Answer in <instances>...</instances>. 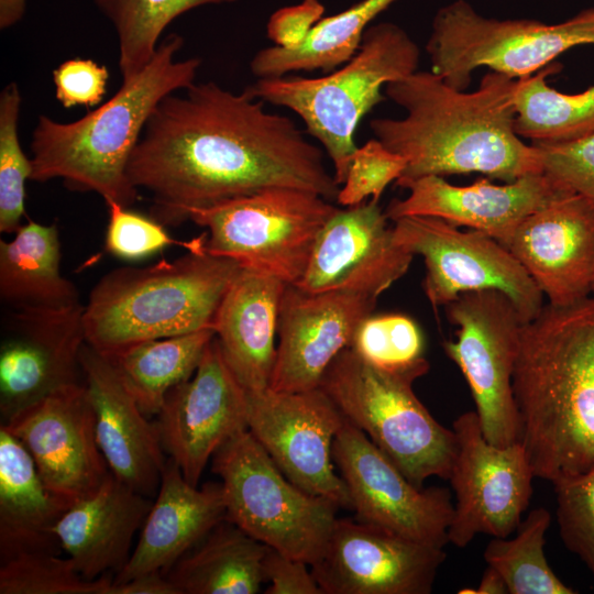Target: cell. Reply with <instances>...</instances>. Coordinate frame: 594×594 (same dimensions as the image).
Instances as JSON below:
<instances>
[{"mask_svg": "<svg viewBox=\"0 0 594 594\" xmlns=\"http://www.w3.org/2000/svg\"><path fill=\"white\" fill-rule=\"evenodd\" d=\"M183 90L154 108L127 167L131 184L151 194L153 219L176 227L193 209L272 187L337 200L323 152L290 118L266 111L246 88L207 81Z\"/></svg>", "mask_w": 594, "mask_h": 594, "instance_id": "6da1fadb", "label": "cell"}, {"mask_svg": "<svg viewBox=\"0 0 594 594\" xmlns=\"http://www.w3.org/2000/svg\"><path fill=\"white\" fill-rule=\"evenodd\" d=\"M384 88L406 116L377 118L370 127L407 162L398 187L430 175L480 173L510 183L542 173L537 147L515 130L516 79L492 70L475 91L464 92L432 70H416Z\"/></svg>", "mask_w": 594, "mask_h": 594, "instance_id": "7a4b0ae2", "label": "cell"}, {"mask_svg": "<svg viewBox=\"0 0 594 594\" xmlns=\"http://www.w3.org/2000/svg\"><path fill=\"white\" fill-rule=\"evenodd\" d=\"M513 391L535 477L594 468V297L544 305L524 323Z\"/></svg>", "mask_w": 594, "mask_h": 594, "instance_id": "3957f363", "label": "cell"}, {"mask_svg": "<svg viewBox=\"0 0 594 594\" xmlns=\"http://www.w3.org/2000/svg\"><path fill=\"white\" fill-rule=\"evenodd\" d=\"M184 38L168 34L152 59L97 109L73 122L40 116L31 138V180L61 178L73 190L131 206L138 189L127 174L130 156L157 103L195 82L199 57L176 61Z\"/></svg>", "mask_w": 594, "mask_h": 594, "instance_id": "277c9868", "label": "cell"}, {"mask_svg": "<svg viewBox=\"0 0 594 594\" xmlns=\"http://www.w3.org/2000/svg\"><path fill=\"white\" fill-rule=\"evenodd\" d=\"M241 265L207 252L120 267L92 287L84 311L86 343L105 356L155 339L213 329Z\"/></svg>", "mask_w": 594, "mask_h": 594, "instance_id": "5b68a950", "label": "cell"}, {"mask_svg": "<svg viewBox=\"0 0 594 594\" xmlns=\"http://www.w3.org/2000/svg\"><path fill=\"white\" fill-rule=\"evenodd\" d=\"M420 51L398 25L369 28L355 55L329 75L258 78L246 89L264 102L295 112L306 132L318 140L333 164L341 186L356 150L360 121L385 98L382 89L417 70Z\"/></svg>", "mask_w": 594, "mask_h": 594, "instance_id": "8992f818", "label": "cell"}, {"mask_svg": "<svg viewBox=\"0 0 594 594\" xmlns=\"http://www.w3.org/2000/svg\"><path fill=\"white\" fill-rule=\"evenodd\" d=\"M429 369L426 360L404 370H384L345 348L319 384L344 418L418 488L432 476L448 480L457 451L453 429L437 421L413 389Z\"/></svg>", "mask_w": 594, "mask_h": 594, "instance_id": "52a82bcc", "label": "cell"}, {"mask_svg": "<svg viewBox=\"0 0 594 594\" xmlns=\"http://www.w3.org/2000/svg\"><path fill=\"white\" fill-rule=\"evenodd\" d=\"M226 519L252 538L309 565L320 557L339 506L290 482L249 430L212 457Z\"/></svg>", "mask_w": 594, "mask_h": 594, "instance_id": "ba28073f", "label": "cell"}, {"mask_svg": "<svg viewBox=\"0 0 594 594\" xmlns=\"http://www.w3.org/2000/svg\"><path fill=\"white\" fill-rule=\"evenodd\" d=\"M312 191L272 187L207 208L188 220L208 230L206 252L296 285L316 240L339 209Z\"/></svg>", "mask_w": 594, "mask_h": 594, "instance_id": "9c48e42d", "label": "cell"}, {"mask_svg": "<svg viewBox=\"0 0 594 594\" xmlns=\"http://www.w3.org/2000/svg\"><path fill=\"white\" fill-rule=\"evenodd\" d=\"M588 44L594 45L593 8L547 24L484 18L465 0H457L437 12L426 51L432 72L449 86L464 90L479 67L520 79L550 65L562 53Z\"/></svg>", "mask_w": 594, "mask_h": 594, "instance_id": "30bf717a", "label": "cell"}, {"mask_svg": "<svg viewBox=\"0 0 594 594\" xmlns=\"http://www.w3.org/2000/svg\"><path fill=\"white\" fill-rule=\"evenodd\" d=\"M444 307L458 329L443 350L469 384L484 437L497 447L519 441L513 376L524 322L515 305L504 293L484 289Z\"/></svg>", "mask_w": 594, "mask_h": 594, "instance_id": "8fae6325", "label": "cell"}, {"mask_svg": "<svg viewBox=\"0 0 594 594\" xmlns=\"http://www.w3.org/2000/svg\"><path fill=\"white\" fill-rule=\"evenodd\" d=\"M393 230L398 245L424 257V292L433 308L447 306L464 293L484 289L504 293L524 323L544 306L534 279L496 239L476 230L461 231L429 216L398 218Z\"/></svg>", "mask_w": 594, "mask_h": 594, "instance_id": "7c38bea8", "label": "cell"}, {"mask_svg": "<svg viewBox=\"0 0 594 594\" xmlns=\"http://www.w3.org/2000/svg\"><path fill=\"white\" fill-rule=\"evenodd\" d=\"M457 451L449 481L455 494L449 542L465 548L477 535L505 538L516 531L532 495L534 471L520 441L486 440L476 411L452 424Z\"/></svg>", "mask_w": 594, "mask_h": 594, "instance_id": "4fadbf2b", "label": "cell"}, {"mask_svg": "<svg viewBox=\"0 0 594 594\" xmlns=\"http://www.w3.org/2000/svg\"><path fill=\"white\" fill-rule=\"evenodd\" d=\"M248 393V430L284 475L305 492L351 509L333 469L332 443L345 418L321 389Z\"/></svg>", "mask_w": 594, "mask_h": 594, "instance_id": "5bb4252c", "label": "cell"}, {"mask_svg": "<svg viewBox=\"0 0 594 594\" xmlns=\"http://www.w3.org/2000/svg\"><path fill=\"white\" fill-rule=\"evenodd\" d=\"M355 519L444 548L454 504L444 487L418 488L358 427L345 419L332 443Z\"/></svg>", "mask_w": 594, "mask_h": 594, "instance_id": "9a60e30c", "label": "cell"}, {"mask_svg": "<svg viewBox=\"0 0 594 594\" xmlns=\"http://www.w3.org/2000/svg\"><path fill=\"white\" fill-rule=\"evenodd\" d=\"M85 306L8 308L1 321V424L50 394L84 383Z\"/></svg>", "mask_w": 594, "mask_h": 594, "instance_id": "2e32d148", "label": "cell"}, {"mask_svg": "<svg viewBox=\"0 0 594 594\" xmlns=\"http://www.w3.org/2000/svg\"><path fill=\"white\" fill-rule=\"evenodd\" d=\"M155 422L164 452L193 486H198L209 459L248 430V393L228 365L217 337L194 375L167 393Z\"/></svg>", "mask_w": 594, "mask_h": 594, "instance_id": "e0dca14e", "label": "cell"}, {"mask_svg": "<svg viewBox=\"0 0 594 594\" xmlns=\"http://www.w3.org/2000/svg\"><path fill=\"white\" fill-rule=\"evenodd\" d=\"M446 559L443 548L337 518L310 566L323 594H429Z\"/></svg>", "mask_w": 594, "mask_h": 594, "instance_id": "ac0fdd59", "label": "cell"}, {"mask_svg": "<svg viewBox=\"0 0 594 594\" xmlns=\"http://www.w3.org/2000/svg\"><path fill=\"white\" fill-rule=\"evenodd\" d=\"M1 425L24 444L46 488L70 505L111 474L85 382L50 394Z\"/></svg>", "mask_w": 594, "mask_h": 594, "instance_id": "d6986e66", "label": "cell"}, {"mask_svg": "<svg viewBox=\"0 0 594 594\" xmlns=\"http://www.w3.org/2000/svg\"><path fill=\"white\" fill-rule=\"evenodd\" d=\"M414 255L398 245L377 201L339 208L321 229L296 286L307 293L350 292L378 298L403 277Z\"/></svg>", "mask_w": 594, "mask_h": 594, "instance_id": "ffe728a7", "label": "cell"}, {"mask_svg": "<svg viewBox=\"0 0 594 594\" xmlns=\"http://www.w3.org/2000/svg\"><path fill=\"white\" fill-rule=\"evenodd\" d=\"M548 304L565 306L592 294L594 202L564 187L527 216L502 243Z\"/></svg>", "mask_w": 594, "mask_h": 594, "instance_id": "44dd1931", "label": "cell"}, {"mask_svg": "<svg viewBox=\"0 0 594 594\" xmlns=\"http://www.w3.org/2000/svg\"><path fill=\"white\" fill-rule=\"evenodd\" d=\"M376 300L341 290L307 293L287 284L270 388L289 393L318 388L330 363L351 345L361 321L373 314Z\"/></svg>", "mask_w": 594, "mask_h": 594, "instance_id": "7402d4cb", "label": "cell"}, {"mask_svg": "<svg viewBox=\"0 0 594 594\" xmlns=\"http://www.w3.org/2000/svg\"><path fill=\"white\" fill-rule=\"evenodd\" d=\"M405 199H393L385 213L396 220L429 216L457 227L483 232L501 243L530 213L548 202L564 186L543 173H530L504 185L480 178L469 186H454L442 176H425L405 184Z\"/></svg>", "mask_w": 594, "mask_h": 594, "instance_id": "603a6c76", "label": "cell"}, {"mask_svg": "<svg viewBox=\"0 0 594 594\" xmlns=\"http://www.w3.org/2000/svg\"><path fill=\"white\" fill-rule=\"evenodd\" d=\"M80 365L95 417L96 439L112 475L133 491L157 494L166 459L151 422L111 362L87 343Z\"/></svg>", "mask_w": 594, "mask_h": 594, "instance_id": "cb8c5ba5", "label": "cell"}, {"mask_svg": "<svg viewBox=\"0 0 594 594\" xmlns=\"http://www.w3.org/2000/svg\"><path fill=\"white\" fill-rule=\"evenodd\" d=\"M226 519L221 483L190 485L178 464L167 458L160 487L139 541L114 583L152 571L164 574L210 530Z\"/></svg>", "mask_w": 594, "mask_h": 594, "instance_id": "d4e9b609", "label": "cell"}, {"mask_svg": "<svg viewBox=\"0 0 594 594\" xmlns=\"http://www.w3.org/2000/svg\"><path fill=\"white\" fill-rule=\"evenodd\" d=\"M153 502L112 473L91 495L75 502L53 531L61 548L87 580L119 573L128 563L135 532Z\"/></svg>", "mask_w": 594, "mask_h": 594, "instance_id": "484cf974", "label": "cell"}, {"mask_svg": "<svg viewBox=\"0 0 594 594\" xmlns=\"http://www.w3.org/2000/svg\"><path fill=\"white\" fill-rule=\"evenodd\" d=\"M286 285L272 275L241 267L218 308L216 337L228 365L246 391L270 387Z\"/></svg>", "mask_w": 594, "mask_h": 594, "instance_id": "4316f807", "label": "cell"}, {"mask_svg": "<svg viewBox=\"0 0 594 594\" xmlns=\"http://www.w3.org/2000/svg\"><path fill=\"white\" fill-rule=\"evenodd\" d=\"M72 506L51 493L24 444L0 426V561L30 551L59 554L53 528Z\"/></svg>", "mask_w": 594, "mask_h": 594, "instance_id": "83f0119b", "label": "cell"}, {"mask_svg": "<svg viewBox=\"0 0 594 594\" xmlns=\"http://www.w3.org/2000/svg\"><path fill=\"white\" fill-rule=\"evenodd\" d=\"M0 299L12 309H64L80 305L76 286L61 274L56 224L28 220L0 241Z\"/></svg>", "mask_w": 594, "mask_h": 594, "instance_id": "f1b7e54d", "label": "cell"}, {"mask_svg": "<svg viewBox=\"0 0 594 594\" xmlns=\"http://www.w3.org/2000/svg\"><path fill=\"white\" fill-rule=\"evenodd\" d=\"M267 546L224 519L165 574L178 594H255Z\"/></svg>", "mask_w": 594, "mask_h": 594, "instance_id": "f546056e", "label": "cell"}, {"mask_svg": "<svg viewBox=\"0 0 594 594\" xmlns=\"http://www.w3.org/2000/svg\"><path fill=\"white\" fill-rule=\"evenodd\" d=\"M215 337V330L206 328L144 341L106 358L142 413L157 416L167 393L194 375Z\"/></svg>", "mask_w": 594, "mask_h": 594, "instance_id": "4dcf8cb0", "label": "cell"}, {"mask_svg": "<svg viewBox=\"0 0 594 594\" xmlns=\"http://www.w3.org/2000/svg\"><path fill=\"white\" fill-rule=\"evenodd\" d=\"M396 0H362L337 14L321 18L295 50H260L250 63L257 78L283 77L292 72L333 70L359 51L367 24Z\"/></svg>", "mask_w": 594, "mask_h": 594, "instance_id": "1f68e13d", "label": "cell"}, {"mask_svg": "<svg viewBox=\"0 0 594 594\" xmlns=\"http://www.w3.org/2000/svg\"><path fill=\"white\" fill-rule=\"evenodd\" d=\"M560 69V64L551 63L516 79L515 130L531 143L568 142L594 134V85L580 94L560 92L546 80Z\"/></svg>", "mask_w": 594, "mask_h": 594, "instance_id": "d6a6232c", "label": "cell"}, {"mask_svg": "<svg viewBox=\"0 0 594 594\" xmlns=\"http://www.w3.org/2000/svg\"><path fill=\"white\" fill-rule=\"evenodd\" d=\"M551 514L543 507L530 510L520 520L513 538L493 537L483 557L499 572L510 594H574L550 568L546 554V532Z\"/></svg>", "mask_w": 594, "mask_h": 594, "instance_id": "836d02e7", "label": "cell"}, {"mask_svg": "<svg viewBox=\"0 0 594 594\" xmlns=\"http://www.w3.org/2000/svg\"><path fill=\"white\" fill-rule=\"evenodd\" d=\"M237 0H95L112 23L119 44L122 80L142 70L152 59L167 25L180 14L205 4Z\"/></svg>", "mask_w": 594, "mask_h": 594, "instance_id": "e575fe53", "label": "cell"}, {"mask_svg": "<svg viewBox=\"0 0 594 594\" xmlns=\"http://www.w3.org/2000/svg\"><path fill=\"white\" fill-rule=\"evenodd\" d=\"M113 580L85 579L73 561L30 551L0 561V594H108Z\"/></svg>", "mask_w": 594, "mask_h": 594, "instance_id": "d590c367", "label": "cell"}, {"mask_svg": "<svg viewBox=\"0 0 594 594\" xmlns=\"http://www.w3.org/2000/svg\"><path fill=\"white\" fill-rule=\"evenodd\" d=\"M22 98L15 82L0 94V231L14 233L24 215L25 183L32 162L19 142L18 121Z\"/></svg>", "mask_w": 594, "mask_h": 594, "instance_id": "8d00e7d4", "label": "cell"}, {"mask_svg": "<svg viewBox=\"0 0 594 594\" xmlns=\"http://www.w3.org/2000/svg\"><path fill=\"white\" fill-rule=\"evenodd\" d=\"M349 348L369 363L389 371L426 361L419 326L402 314L370 315L356 328Z\"/></svg>", "mask_w": 594, "mask_h": 594, "instance_id": "74e56055", "label": "cell"}, {"mask_svg": "<svg viewBox=\"0 0 594 594\" xmlns=\"http://www.w3.org/2000/svg\"><path fill=\"white\" fill-rule=\"evenodd\" d=\"M109 220L105 248L108 253L124 260H140L168 246L183 248L187 252H206L207 232L191 240H177L165 230V226L153 218L128 210L127 207L106 201Z\"/></svg>", "mask_w": 594, "mask_h": 594, "instance_id": "f35d334b", "label": "cell"}, {"mask_svg": "<svg viewBox=\"0 0 594 594\" xmlns=\"http://www.w3.org/2000/svg\"><path fill=\"white\" fill-rule=\"evenodd\" d=\"M552 484L561 540L594 579V468Z\"/></svg>", "mask_w": 594, "mask_h": 594, "instance_id": "ab89813d", "label": "cell"}, {"mask_svg": "<svg viewBox=\"0 0 594 594\" xmlns=\"http://www.w3.org/2000/svg\"><path fill=\"white\" fill-rule=\"evenodd\" d=\"M406 160L372 139L354 151L345 182L337 201L343 207L359 205L369 197L377 201L385 188L396 182L406 167Z\"/></svg>", "mask_w": 594, "mask_h": 594, "instance_id": "60d3db41", "label": "cell"}, {"mask_svg": "<svg viewBox=\"0 0 594 594\" xmlns=\"http://www.w3.org/2000/svg\"><path fill=\"white\" fill-rule=\"evenodd\" d=\"M532 144L543 174L594 202V134L568 142Z\"/></svg>", "mask_w": 594, "mask_h": 594, "instance_id": "b9f144b4", "label": "cell"}, {"mask_svg": "<svg viewBox=\"0 0 594 594\" xmlns=\"http://www.w3.org/2000/svg\"><path fill=\"white\" fill-rule=\"evenodd\" d=\"M108 79L107 67L92 59H68L53 72L55 96L65 108L98 105L106 94Z\"/></svg>", "mask_w": 594, "mask_h": 594, "instance_id": "7bdbcfd3", "label": "cell"}, {"mask_svg": "<svg viewBox=\"0 0 594 594\" xmlns=\"http://www.w3.org/2000/svg\"><path fill=\"white\" fill-rule=\"evenodd\" d=\"M307 563L267 547L263 559L265 594H323Z\"/></svg>", "mask_w": 594, "mask_h": 594, "instance_id": "ee69618b", "label": "cell"}, {"mask_svg": "<svg viewBox=\"0 0 594 594\" xmlns=\"http://www.w3.org/2000/svg\"><path fill=\"white\" fill-rule=\"evenodd\" d=\"M323 12L324 7L319 0H304L299 4L283 8L270 18L267 36L275 46L295 50L305 42Z\"/></svg>", "mask_w": 594, "mask_h": 594, "instance_id": "f6af8a7d", "label": "cell"}, {"mask_svg": "<svg viewBox=\"0 0 594 594\" xmlns=\"http://www.w3.org/2000/svg\"><path fill=\"white\" fill-rule=\"evenodd\" d=\"M108 594H178V592L162 571H152L128 582L112 581Z\"/></svg>", "mask_w": 594, "mask_h": 594, "instance_id": "bcb514c9", "label": "cell"}, {"mask_svg": "<svg viewBox=\"0 0 594 594\" xmlns=\"http://www.w3.org/2000/svg\"><path fill=\"white\" fill-rule=\"evenodd\" d=\"M459 593L505 594L508 591L499 572L487 565L476 588H462Z\"/></svg>", "mask_w": 594, "mask_h": 594, "instance_id": "7dc6e473", "label": "cell"}, {"mask_svg": "<svg viewBox=\"0 0 594 594\" xmlns=\"http://www.w3.org/2000/svg\"><path fill=\"white\" fill-rule=\"evenodd\" d=\"M26 0H0V29L16 24L24 15Z\"/></svg>", "mask_w": 594, "mask_h": 594, "instance_id": "c3c4849f", "label": "cell"}, {"mask_svg": "<svg viewBox=\"0 0 594 594\" xmlns=\"http://www.w3.org/2000/svg\"><path fill=\"white\" fill-rule=\"evenodd\" d=\"M592 294H594V280H593V285H592Z\"/></svg>", "mask_w": 594, "mask_h": 594, "instance_id": "681fc988", "label": "cell"}]
</instances>
